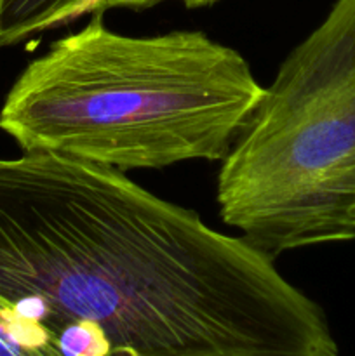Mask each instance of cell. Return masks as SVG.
I'll return each mask as SVG.
<instances>
[{
	"label": "cell",
	"mask_w": 355,
	"mask_h": 356,
	"mask_svg": "<svg viewBox=\"0 0 355 356\" xmlns=\"http://www.w3.org/2000/svg\"><path fill=\"white\" fill-rule=\"evenodd\" d=\"M0 298L110 356H340L275 257L125 172L54 153L0 159Z\"/></svg>",
	"instance_id": "6da1fadb"
},
{
	"label": "cell",
	"mask_w": 355,
	"mask_h": 356,
	"mask_svg": "<svg viewBox=\"0 0 355 356\" xmlns=\"http://www.w3.org/2000/svg\"><path fill=\"white\" fill-rule=\"evenodd\" d=\"M263 90L247 59L204 31L131 37L93 14L28 63L0 129L23 153L120 172L223 162Z\"/></svg>",
	"instance_id": "7a4b0ae2"
},
{
	"label": "cell",
	"mask_w": 355,
	"mask_h": 356,
	"mask_svg": "<svg viewBox=\"0 0 355 356\" xmlns=\"http://www.w3.org/2000/svg\"><path fill=\"white\" fill-rule=\"evenodd\" d=\"M216 200L271 257L355 238V0H336L278 66L221 162Z\"/></svg>",
	"instance_id": "3957f363"
},
{
	"label": "cell",
	"mask_w": 355,
	"mask_h": 356,
	"mask_svg": "<svg viewBox=\"0 0 355 356\" xmlns=\"http://www.w3.org/2000/svg\"><path fill=\"white\" fill-rule=\"evenodd\" d=\"M87 0H0V47L65 26L84 16Z\"/></svg>",
	"instance_id": "277c9868"
},
{
	"label": "cell",
	"mask_w": 355,
	"mask_h": 356,
	"mask_svg": "<svg viewBox=\"0 0 355 356\" xmlns=\"http://www.w3.org/2000/svg\"><path fill=\"white\" fill-rule=\"evenodd\" d=\"M0 356H61L44 325L0 298Z\"/></svg>",
	"instance_id": "5b68a950"
},
{
	"label": "cell",
	"mask_w": 355,
	"mask_h": 356,
	"mask_svg": "<svg viewBox=\"0 0 355 356\" xmlns=\"http://www.w3.org/2000/svg\"><path fill=\"white\" fill-rule=\"evenodd\" d=\"M181 2L187 7H190V9H198V7L212 6V3H216L218 0H181Z\"/></svg>",
	"instance_id": "8992f818"
}]
</instances>
